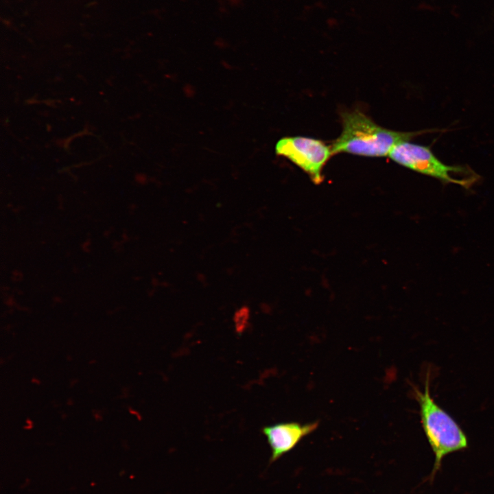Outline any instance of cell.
<instances>
[{"mask_svg":"<svg viewBox=\"0 0 494 494\" xmlns=\"http://www.w3.org/2000/svg\"><path fill=\"white\" fill-rule=\"evenodd\" d=\"M342 131L331 146L332 154L349 153L365 156L388 155L397 143L438 130L398 132L376 124L362 112L355 110L341 113Z\"/></svg>","mask_w":494,"mask_h":494,"instance_id":"cell-1","label":"cell"},{"mask_svg":"<svg viewBox=\"0 0 494 494\" xmlns=\"http://www.w3.org/2000/svg\"><path fill=\"white\" fill-rule=\"evenodd\" d=\"M414 397L419 404L423 431L435 457L434 466L427 478L432 483L441 469L443 458L467 449L468 439L458 423L432 398L429 375L424 391L415 388Z\"/></svg>","mask_w":494,"mask_h":494,"instance_id":"cell-2","label":"cell"},{"mask_svg":"<svg viewBox=\"0 0 494 494\" xmlns=\"http://www.w3.org/2000/svg\"><path fill=\"white\" fill-rule=\"evenodd\" d=\"M388 156L395 162L412 170L465 188L470 187L479 178L468 166L447 165L440 161L430 148L408 141L395 145Z\"/></svg>","mask_w":494,"mask_h":494,"instance_id":"cell-3","label":"cell"},{"mask_svg":"<svg viewBox=\"0 0 494 494\" xmlns=\"http://www.w3.org/2000/svg\"><path fill=\"white\" fill-rule=\"evenodd\" d=\"M275 151L298 166L316 184L322 181V170L332 155L331 147L305 137L282 138L277 143Z\"/></svg>","mask_w":494,"mask_h":494,"instance_id":"cell-4","label":"cell"},{"mask_svg":"<svg viewBox=\"0 0 494 494\" xmlns=\"http://www.w3.org/2000/svg\"><path fill=\"white\" fill-rule=\"evenodd\" d=\"M318 421L309 423H279L263 427L262 432L271 449L270 462H274L292 451L303 438L314 432Z\"/></svg>","mask_w":494,"mask_h":494,"instance_id":"cell-5","label":"cell"},{"mask_svg":"<svg viewBox=\"0 0 494 494\" xmlns=\"http://www.w3.org/2000/svg\"><path fill=\"white\" fill-rule=\"evenodd\" d=\"M248 315L249 311L246 307L242 308L236 312L234 320L235 329L238 333L242 332L246 327V324L248 320Z\"/></svg>","mask_w":494,"mask_h":494,"instance_id":"cell-6","label":"cell"},{"mask_svg":"<svg viewBox=\"0 0 494 494\" xmlns=\"http://www.w3.org/2000/svg\"><path fill=\"white\" fill-rule=\"evenodd\" d=\"M233 4H237L241 0H227Z\"/></svg>","mask_w":494,"mask_h":494,"instance_id":"cell-7","label":"cell"}]
</instances>
